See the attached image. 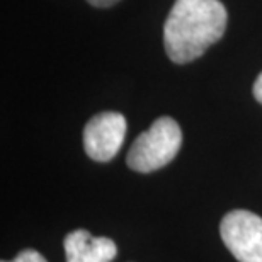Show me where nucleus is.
Here are the masks:
<instances>
[{"instance_id": "obj_1", "label": "nucleus", "mask_w": 262, "mask_h": 262, "mask_svg": "<svg viewBox=\"0 0 262 262\" xmlns=\"http://www.w3.org/2000/svg\"><path fill=\"white\" fill-rule=\"evenodd\" d=\"M228 14L220 0H176L164 24V45L174 63L194 61L227 31Z\"/></svg>"}, {"instance_id": "obj_2", "label": "nucleus", "mask_w": 262, "mask_h": 262, "mask_svg": "<svg viewBox=\"0 0 262 262\" xmlns=\"http://www.w3.org/2000/svg\"><path fill=\"white\" fill-rule=\"evenodd\" d=\"M181 145L182 131L176 119L159 118L133 141L126 155V164L131 170L148 174L170 164Z\"/></svg>"}, {"instance_id": "obj_3", "label": "nucleus", "mask_w": 262, "mask_h": 262, "mask_svg": "<svg viewBox=\"0 0 262 262\" xmlns=\"http://www.w3.org/2000/svg\"><path fill=\"white\" fill-rule=\"evenodd\" d=\"M220 235L238 262H262V218L247 209L225 214Z\"/></svg>"}, {"instance_id": "obj_4", "label": "nucleus", "mask_w": 262, "mask_h": 262, "mask_svg": "<svg viewBox=\"0 0 262 262\" xmlns=\"http://www.w3.org/2000/svg\"><path fill=\"white\" fill-rule=\"evenodd\" d=\"M126 136L123 114L107 111L96 114L83 128V148L96 162H109L116 157Z\"/></svg>"}, {"instance_id": "obj_5", "label": "nucleus", "mask_w": 262, "mask_h": 262, "mask_svg": "<svg viewBox=\"0 0 262 262\" xmlns=\"http://www.w3.org/2000/svg\"><path fill=\"white\" fill-rule=\"evenodd\" d=\"M67 262H111L118 247L107 237H92L87 230H73L63 240Z\"/></svg>"}, {"instance_id": "obj_6", "label": "nucleus", "mask_w": 262, "mask_h": 262, "mask_svg": "<svg viewBox=\"0 0 262 262\" xmlns=\"http://www.w3.org/2000/svg\"><path fill=\"white\" fill-rule=\"evenodd\" d=\"M2 262H48V260H46L43 255L38 252V250L26 249L14 260H2Z\"/></svg>"}, {"instance_id": "obj_7", "label": "nucleus", "mask_w": 262, "mask_h": 262, "mask_svg": "<svg viewBox=\"0 0 262 262\" xmlns=\"http://www.w3.org/2000/svg\"><path fill=\"white\" fill-rule=\"evenodd\" d=\"M87 2L91 5H94V7L106 9V7H111V5H114V4H118L119 0H87Z\"/></svg>"}, {"instance_id": "obj_8", "label": "nucleus", "mask_w": 262, "mask_h": 262, "mask_svg": "<svg viewBox=\"0 0 262 262\" xmlns=\"http://www.w3.org/2000/svg\"><path fill=\"white\" fill-rule=\"evenodd\" d=\"M254 97L262 104V73L257 77V80L254 83Z\"/></svg>"}]
</instances>
